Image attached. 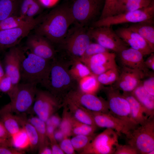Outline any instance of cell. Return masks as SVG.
Masks as SVG:
<instances>
[{"label": "cell", "instance_id": "2", "mask_svg": "<svg viewBox=\"0 0 154 154\" xmlns=\"http://www.w3.org/2000/svg\"><path fill=\"white\" fill-rule=\"evenodd\" d=\"M71 62L56 56L52 60L48 91L62 103L64 98L70 91L78 88V82L69 72Z\"/></svg>", "mask_w": 154, "mask_h": 154}, {"label": "cell", "instance_id": "30", "mask_svg": "<svg viewBox=\"0 0 154 154\" xmlns=\"http://www.w3.org/2000/svg\"><path fill=\"white\" fill-rule=\"evenodd\" d=\"M97 76L92 74L80 79L78 82L77 89L85 93L96 94L101 87Z\"/></svg>", "mask_w": 154, "mask_h": 154}, {"label": "cell", "instance_id": "27", "mask_svg": "<svg viewBox=\"0 0 154 154\" xmlns=\"http://www.w3.org/2000/svg\"><path fill=\"white\" fill-rule=\"evenodd\" d=\"M131 93L152 116L154 115V96L149 94L144 88L142 82Z\"/></svg>", "mask_w": 154, "mask_h": 154}, {"label": "cell", "instance_id": "53", "mask_svg": "<svg viewBox=\"0 0 154 154\" xmlns=\"http://www.w3.org/2000/svg\"><path fill=\"white\" fill-rule=\"evenodd\" d=\"M54 135L56 140L58 143H59L63 139L65 136L63 133L59 128L55 129Z\"/></svg>", "mask_w": 154, "mask_h": 154}, {"label": "cell", "instance_id": "9", "mask_svg": "<svg viewBox=\"0 0 154 154\" xmlns=\"http://www.w3.org/2000/svg\"><path fill=\"white\" fill-rule=\"evenodd\" d=\"M110 113L125 122L133 129L139 125L132 120L129 103L119 90L113 86L104 87Z\"/></svg>", "mask_w": 154, "mask_h": 154}, {"label": "cell", "instance_id": "16", "mask_svg": "<svg viewBox=\"0 0 154 154\" xmlns=\"http://www.w3.org/2000/svg\"><path fill=\"white\" fill-rule=\"evenodd\" d=\"M116 57L114 52L109 51L98 54L79 60L88 67L93 74L98 76L117 66Z\"/></svg>", "mask_w": 154, "mask_h": 154}, {"label": "cell", "instance_id": "17", "mask_svg": "<svg viewBox=\"0 0 154 154\" xmlns=\"http://www.w3.org/2000/svg\"><path fill=\"white\" fill-rule=\"evenodd\" d=\"M26 45L30 52L44 59L52 60L56 57L51 42L41 35L35 33L28 36Z\"/></svg>", "mask_w": 154, "mask_h": 154}, {"label": "cell", "instance_id": "26", "mask_svg": "<svg viewBox=\"0 0 154 154\" xmlns=\"http://www.w3.org/2000/svg\"><path fill=\"white\" fill-rule=\"evenodd\" d=\"M153 3L154 0H118L114 15L144 8Z\"/></svg>", "mask_w": 154, "mask_h": 154}, {"label": "cell", "instance_id": "1", "mask_svg": "<svg viewBox=\"0 0 154 154\" xmlns=\"http://www.w3.org/2000/svg\"><path fill=\"white\" fill-rule=\"evenodd\" d=\"M73 23L70 6L62 5L44 15L41 22L34 29L35 33L43 36L51 43L60 44Z\"/></svg>", "mask_w": 154, "mask_h": 154}, {"label": "cell", "instance_id": "58", "mask_svg": "<svg viewBox=\"0 0 154 154\" xmlns=\"http://www.w3.org/2000/svg\"><path fill=\"white\" fill-rule=\"evenodd\" d=\"M1 77H0V80H1Z\"/></svg>", "mask_w": 154, "mask_h": 154}, {"label": "cell", "instance_id": "4", "mask_svg": "<svg viewBox=\"0 0 154 154\" xmlns=\"http://www.w3.org/2000/svg\"><path fill=\"white\" fill-rule=\"evenodd\" d=\"M36 84L19 83L8 94L10 102L0 110V114L5 112L24 114L32 107L37 88Z\"/></svg>", "mask_w": 154, "mask_h": 154}, {"label": "cell", "instance_id": "40", "mask_svg": "<svg viewBox=\"0 0 154 154\" xmlns=\"http://www.w3.org/2000/svg\"><path fill=\"white\" fill-rule=\"evenodd\" d=\"M110 51L97 42L93 43L91 42L79 60L98 54L109 52Z\"/></svg>", "mask_w": 154, "mask_h": 154}, {"label": "cell", "instance_id": "59", "mask_svg": "<svg viewBox=\"0 0 154 154\" xmlns=\"http://www.w3.org/2000/svg\"><path fill=\"white\" fill-rule=\"evenodd\" d=\"M72 0V1H73L74 0Z\"/></svg>", "mask_w": 154, "mask_h": 154}, {"label": "cell", "instance_id": "50", "mask_svg": "<svg viewBox=\"0 0 154 154\" xmlns=\"http://www.w3.org/2000/svg\"><path fill=\"white\" fill-rule=\"evenodd\" d=\"M43 7H50L55 5L59 0H38Z\"/></svg>", "mask_w": 154, "mask_h": 154}, {"label": "cell", "instance_id": "54", "mask_svg": "<svg viewBox=\"0 0 154 154\" xmlns=\"http://www.w3.org/2000/svg\"><path fill=\"white\" fill-rule=\"evenodd\" d=\"M0 146L9 147H12L10 139L9 140L4 139L0 138Z\"/></svg>", "mask_w": 154, "mask_h": 154}, {"label": "cell", "instance_id": "37", "mask_svg": "<svg viewBox=\"0 0 154 154\" xmlns=\"http://www.w3.org/2000/svg\"><path fill=\"white\" fill-rule=\"evenodd\" d=\"M95 135H96L74 136L70 140L75 151L80 154L88 146Z\"/></svg>", "mask_w": 154, "mask_h": 154}, {"label": "cell", "instance_id": "48", "mask_svg": "<svg viewBox=\"0 0 154 154\" xmlns=\"http://www.w3.org/2000/svg\"><path fill=\"white\" fill-rule=\"evenodd\" d=\"M61 120L59 117L54 114L52 115L45 122L46 125H50L56 129L59 127Z\"/></svg>", "mask_w": 154, "mask_h": 154}, {"label": "cell", "instance_id": "46", "mask_svg": "<svg viewBox=\"0 0 154 154\" xmlns=\"http://www.w3.org/2000/svg\"><path fill=\"white\" fill-rule=\"evenodd\" d=\"M25 153L22 150L15 148L0 146V154H23Z\"/></svg>", "mask_w": 154, "mask_h": 154}, {"label": "cell", "instance_id": "25", "mask_svg": "<svg viewBox=\"0 0 154 154\" xmlns=\"http://www.w3.org/2000/svg\"><path fill=\"white\" fill-rule=\"evenodd\" d=\"M153 23V21L140 22L135 23L127 28L142 37L151 49L154 51V27Z\"/></svg>", "mask_w": 154, "mask_h": 154}, {"label": "cell", "instance_id": "39", "mask_svg": "<svg viewBox=\"0 0 154 154\" xmlns=\"http://www.w3.org/2000/svg\"><path fill=\"white\" fill-rule=\"evenodd\" d=\"M119 75L117 66L97 76V77L98 81L101 84L108 85L115 82L118 79Z\"/></svg>", "mask_w": 154, "mask_h": 154}, {"label": "cell", "instance_id": "12", "mask_svg": "<svg viewBox=\"0 0 154 154\" xmlns=\"http://www.w3.org/2000/svg\"><path fill=\"white\" fill-rule=\"evenodd\" d=\"M119 135L114 130L106 128L96 135L80 154H113L118 143Z\"/></svg>", "mask_w": 154, "mask_h": 154}, {"label": "cell", "instance_id": "10", "mask_svg": "<svg viewBox=\"0 0 154 154\" xmlns=\"http://www.w3.org/2000/svg\"><path fill=\"white\" fill-rule=\"evenodd\" d=\"M91 39L104 48L117 54L128 47V45L117 34L112 26L91 27L88 30Z\"/></svg>", "mask_w": 154, "mask_h": 154}, {"label": "cell", "instance_id": "31", "mask_svg": "<svg viewBox=\"0 0 154 154\" xmlns=\"http://www.w3.org/2000/svg\"><path fill=\"white\" fill-rule=\"evenodd\" d=\"M70 66L69 73L77 82L84 77L93 74L88 67L79 60L72 62Z\"/></svg>", "mask_w": 154, "mask_h": 154}, {"label": "cell", "instance_id": "21", "mask_svg": "<svg viewBox=\"0 0 154 154\" xmlns=\"http://www.w3.org/2000/svg\"><path fill=\"white\" fill-rule=\"evenodd\" d=\"M118 54L123 66L141 71L146 76L149 75V69L145 64L144 56L140 51L131 47L128 48Z\"/></svg>", "mask_w": 154, "mask_h": 154}, {"label": "cell", "instance_id": "20", "mask_svg": "<svg viewBox=\"0 0 154 154\" xmlns=\"http://www.w3.org/2000/svg\"><path fill=\"white\" fill-rule=\"evenodd\" d=\"M115 31L131 48L140 51L144 56L150 54L154 52L142 37L128 28L120 27Z\"/></svg>", "mask_w": 154, "mask_h": 154}, {"label": "cell", "instance_id": "8", "mask_svg": "<svg viewBox=\"0 0 154 154\" xmlns=\"http://www.w3.org/2000/svg\"><path fill=\"white\" fill-rule=\"evenodd\" d=\"M70 6L74 23L81 26L93 21L103 10L105 0H74Z\"/></svg>", "mask_w": 154, "mask_h": 154}, {"label": "cell", "instance_id": "18", "mask_svg": "<svg viewBox=\"0 0 154 154\" xmlns=\"http://www.w3.org/2000/svg\"><path fill=\"white\" fill-rule=\"evenodd\" d=\"M89 111L97 127L112 129L119 135L123 134L126 136L132 130L125 122L110 113Z\"/></svg>", "mask_w": 154, "mask_h": 154}, {"label": "cell", "instance_id": "45", "mask_svg": "<svg viewBox=\"0 0 154 154\" xmlns=\"http://www.w3.org/2000/svg\"><path fill=\"white\" fill-rule=\"evenodd\" d=\"M142 84L144 89L150 94L154 96V75L150 76L148 79L145 80Z\"/></svg>", "mask_w": 154, "mask_h": 154}, {"label": "cell", "instance_id": "49", "mask_svg": "<svg viewBox=\"0 0 154 154\" xmlns=\"http://www.w3.org/2000/svg\"><path fill=\"white\" fill-rule=\"evenodd\" d=\"M11 136L8 132L3 122L0 120V138L9 139Z\"/></svg>", "mask_w": 154, "mask_h": 154}, {"label": "cell", "instance_id": "41", "mask_svg": "<svg viewBox=\"0 0 154 154\" xmlns=\"http://www.w3.org/2000/svg\"><path fill=\"white\" fill-rule=\"evenodd\" d=\"M117 0H105L104 7L99 19L113 15L114 14Z\"/></svg>", "mask_w": 154, "mask_h": 154}, {"label": "cell", "instance_id": "47", "mask_svg": "<svg viewBox=\"0 0 154 154\" xmlns=\"http://www.w3.org/2000/svg\"><path fill=\"white\" fill-rule=\"evenodd\" d=\"M55 129V128L51 125H46L47 135L50 144L58 143L54 137V132Z\"/></svg>", "mask_w": 154, "mask_h": 154}, {"label": "cell", "instance_id": "57", "mask_svg": "<svg viewBox=\"0 0 154 154\" xmlns=\"http://www.w3.org/2000/svg\"><path fill=\"white\" fill-rule=\"evenodd\" d=\"M154 154V150H153L150 152L148 154Z\"/></svg>", "mask_w": 154, "mask_h": 154}, {"label": "cell", "instance_id": "11", "mask_svg": "<svg viewBox=\"0 0 154 154\" xmlns=\"http://www.w3.org/2000/svg\"><path fill=\"white\" fill-rule=\"evenodd\" d=\"M62 107V102L49 91L37 89L32 107L40 119L46 122Z\"/></svg>", "mask_w": 154, "mask_h": 154}, {"label": "cell", "instance_id": "6", "mask_svg": "<svg viewBox=\"0 0 154 154\" xmlns=\"http://www.w3.org/2000/svg\"><path fill=\"white\" fill-rule=\"evenodd\" d=\"M127 144L134 148L138 154H148L154 150V118L150 117L126 135Z\"/></svg>", "mask_w": 154, "mask_h": 154}, {"label": "cell", "instance_id": "33", "mask_svg": "<svg viewBox=\"0 0 154 154\" xmlns=\"http://www.w3.org/2000/svg\"><path fill=\"white\" fill-rule=\"evenodd\" d=\"M19 0H0V21L16 15Z\"/></svg>", "mask_w": 154, "mask_h": 154}, {"label": "cell", "instance_id": "13", "mask_svg": "<svg viewBox=\"0 0 154 154\" xmlns=\"http://www.w3.org/2000/svg\"><path fill=\"white\" fill-rule=\"evenodd\" d=\"M44 14H41L32 21L20 26L0 31V51L17 45L41 22Z\"/></svg>", "mask_w": 154, "mask_h": 154}, {"label": "cell", "instance_id": "36", "mask_svg": "<svg viewBox=\"0 0 154 154\" xmlns=\"http://www.w3.org/2000/svg\"><path fill=\"white\" fill-rule=\"evenodd\" d=\"M63 107L64 108L62 118L59 128L62 131L65 136L69 137L72 135V115L66 105H64Z\"/></svg>", "mask_w": 154, "mask_h": 154}, {"label": "cell", "instance_id": "14", "mask_svg": "<svg viewBox=\"0 0 154 154\" xmlns=\"http://www.w3.org/2000/svg\"><path fill=\"white\" fill-rule=\"evenodd\" d=\"M9 48L5 55L3 68L5 74L11 78L12 89L19 83L21 79V65L25 56L24 50L20 46L16 45Z\"/></svg>", "mask_w": 154, "mask_h": 154}, {"label": "cell", "instance_id": "5", "mask_svg": "<svg viewBox=\"0 0 154 154\" xmlns=\"http://www.w3.org/2000/svg\"><path fill=\"white\" fill-rule=\"evenodd\" d=\"M91 39L88 30L84 27L76 24L68 30L60 43L67 53V60L71 62L79 60L91 42Z\"/></svg>", "mask_w": 154, "mask_h": 154}, {"label": "cell", "instance_id": "32", "mask_svg": "<svg viewBox=\"0 0 154 154\" xmlns=\"http://www.w3.org/2000/svg\"><path fill=\"white\" fill-rule=\"evenodd\" d=\"M0 120L3 122L11 137L21 128L16 116L12 113L5 112L0 114Z\"/></svg>", "mask_w": 154, "mask_h": 154}, {"label": "cell", "instance_id": "3", "mask_svg": "<svg viewBox=\"0 0 154 154\" xmlns=\"http://www.w3.org/2000/svg\"><path fill=\"white\" fill-rule=\"evenodd\" d=\"M52 60L29 53L22 62L21 79L23 83L40 84L46 88L49 83Z\"/></svg>", "mask_w": 154, "mask_h": 154}, {"label": "cell", "instance_id": "56", "mask_svg": "<svg viewBox=\"0 0 154 154\" xmlns=\"http://www.w3.org/2000/svg\"><path fill=\"white\" fill-rule=\"evenodd\" d=\"M5 74L3 66L0 62V77H2Z\"/></svg>", "mask_w": 154, "mask_h": 154}, {"label": "cell", "instance_id": "55", "mask_svg": "<svg viewBox=\"0 0 154 154\" xmlns=\"http://www.w3.org/2000/svg\"><path fill=\"white\" fill-rule=\"evenodd\" d=\"M40 154H52V151L51 148L49 147H46L38 152Z\"/></svg>", "mask_w": 154, "mask_h": 154}, {"label": "cell", "instance_id": "7", "mask_svg": "<svg viewBox=\"0 0 154 154\" xmlns=\"http://www.w3.org/2000/svg\"><path fill=\"white\" fill-rule=\"evenodd\" d=\"M154 16V3L144 8L99 19L94 22L92 27L110 26L129 23H135L153 21Z\"/></svg>", "mask_w": 154, "mask_h": 154}, {"label": "cell", "instance_id": "44", "mask_svg": "<svg viewBox=\"0 0 154 154\" xmlns=\"http://www.w3.org/2000/svg\"><path fill=\"white\" fill-rule=\"evenodd\" d=\"M114 154H138V153L134 148L128 144L121 145L118 143Z\"/></svg>", "mask_w": 154, "mask_h": 154}, {"label": "cell", "instance_id": "19", "mask_svg": "<svg viewBox=\"0 0 154 154\" xmlns=\"http://www.w3.org/2000/svg\"><path fill=\"white\" fill-rule=\"evenodd\" d=\"M146 75L138 70L123 66L115 82L116 88L124 92H131L142 82Z\"/></svg>", "mask_w": 154, "mask_h": 154}, {"label": "cell", "instance_id": "15", "mask_svg": "<svg viewBox=\"0 0 154 154\" xmlns=\"http://www.w3.org/2000/svg\"><path fill=\"white\" fill-rule=\"evenodd\" d=\"M64 99L70 100L91 111L110 113L107 100L96 94L82 92L77 88L69 92Z\"/></svg>", "mask_w": 154, "mask_h": 154}, {"label": "cell", "instance_id": "42", "mask_svg": "<svg viewBox=\"0 0 154 154\" xmlns=\"http://www.w3.org/2000/svg\"><path fill=\"white\" fill-rule=\"evenodd\" d=\"M13 88V84L11 78L6 75L1 78L0 81V92L9 94Z\"/></svg>", "mask_w": 154, "mask_h": 154}, {"label": "cell", "instance_id": "23", "mask_svg": "<svg viewBox=\"0 0 154 154\" xmlns=\"http://www.w3.org/2000/svg\"><path fill=\"white\" fill-rule=\"evenodd\" d=\"M43 8L38 0H19L17 15L31 21L42 11Z\"/></svg>", "mask_w": 154, "mask_h": 154}, {"label": "cell", "instance_id": "28", "mask_svg": "<svg viewBox=\"0 0 154 154\" xmlns=\"http://www.w3.org/2000/svg\"><path fill=\"white\" fill-rule=\"evenodd\" d=\"M15 116L20 125L25 129L27 135L31 149L33 151H36L38 148V138L35 128L24 115L18 114Z\"/></svg>", "mask_w": 154, "mask_h": 154}, {"label": "cell", "instance_id": "52", "mask_svg": "<svg viewBox=\"0 0 154 154\" xmlns=\"http://www.w3.org/2000/svg\"><path fill=\"white\" fill-rule=\"evenodd\" d=\"M52 154H64L58 143L50 144Z\"/></svg>", "mask_w": 154, "mask_h": 154}, {"label": "cell", "instance_id": "51", "mask_svg": "<svg viewBox=\"0 0 154 154\" xmlns=\"http://www.w3.org/2000/svg\"><path fill=\"white\" fill-rule=\"evenodd\" d=\"M145 61V64L147 68L154 70V54L152 53Z\"/></svg>", "mask_w": 154, "mask_h": 154}, {"label": "cell", "instance_id": "29", "mask_svg": "<svg viewBox=\"0 0 154 154\" xmlns=\"http://www.w3.org/2000/svg\"><path fill=\"white\" fill-rule=\"evenodd\" d=\"M28 119L37 131L38 138V152L44 148L49 147L50 143L47 135L46 122L37 117H32Z\"/></svg>", "mask_w": 154, "mask_h": 154}, {"label": "cell", "instance_id": "34", "mask_svg": "<svg viewBox=\"0 0 154 154\" xmlns=\"http://www.w3.org/2000/svg\"><path fill=\"white\" fill-rule=\"evenodd\" d=\"M10 140L12 147L22 150L30 147V141L25 129L21 127L17 132L11 136Z\"/></svg>", "mask_w": 154, "mask_h": 154}, {"label": "cell", "instance_id": "22", "mask_svg": "<svg viewBox=\"0 0 154 154\" xmlns=\"http://www.w3.org/2000/svg\"><path fill=\"white\" fill-rule=\"evenodd\" d=\"M122 94L129 103L131 119L135 124L142 125L150 117L154 116L150 114L131 92H123Z\"/></svg>", "mask_w": 154, "mask_h": 154}, {"label": "cell", "instance_id": "60", "mask_svg": "<svg viewBox=\"0 0 154 154\" xmlns=\"http://www.w3.org/2000/svg\"></svg>", "mask_w": 154, "mask_h": 154}, {"label": "cell", "instance_id": "35", "mask_svg": "<svg viewBox=\"0 0 154 154\" xmlns=\"http://www.w3.org/2000/svg\"><path fill=\"white\" fill-rule=\"evenodd\" d=\"M97 127L82 123L76 120L72 115V135H94Z\"/></svg>", "mask_w": 154, "mask_h": 154}, {"label": "cell", "instance_id": "38", "mask_svg": "<svg viewBox=\"0 0 154 154\" xmlns=\"http://www.w3.org/2000/svg\"><path fill=\"white\" fill-rule=\"evenodd\" d=\"M30 22L17 15H13L0 21V31L18 27Z\"/></svg>", "mask_w": 154, "mask_h": 154}, {"label": "cell", "instance_id": "43", "mask_svg": "<svg viewBox=\"0 0 154 154\" xmlns=\"http://www.w3.org/2000/svg\"><path fill=\"white\" fill-rule=\"evenodd\" d=\"M60 147L65 154H75L74 150L69 137L65 136L63 139L59 144Z\"/></svg>", "mask_w": 154, "mask_h": 154}, {"label": "cell", "instance_id": "24", "mask_svg": "<svg viewBox=\"0 0 154 154\" xmlns=\"http://www.w3.org/2000/svg\"><path fill=\"white\" fill-rule=\"evenodd\" d=\"M63 106L66 105L72 116L77 120L86 124L97 127L89 110L68 99L62 101Z\"/></svg>", "mask_w": 154, "mask_h": 154}]
</instances>
